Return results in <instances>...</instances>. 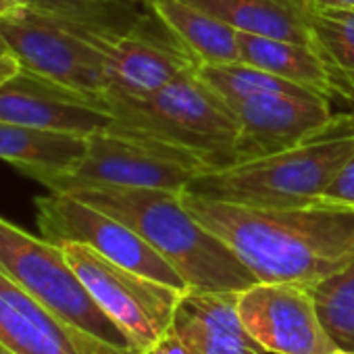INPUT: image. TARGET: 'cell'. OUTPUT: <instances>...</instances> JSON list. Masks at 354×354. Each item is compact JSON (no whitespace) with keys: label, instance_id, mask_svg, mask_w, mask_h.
Masks as SVG:
<instances>
[{"label":"cell","instance_id":"cell-1","mask_svg":"<svg viewBox=\"0 0 354 354\" xmlns=\"http://www.w3.org/2000/svg\"><path fill=\"white\" fill-rule=\"evenodd\" d=\"M184 207L257 277L317 286L354 259V209L248 207L182 192Z\"/></svg>","mask_w":354,"mask_h":354},{"label":"cell","instance_id":"cell-2","mask_svg":"<svg viewBox=\"0 0 354 354\" xmlns=\"http://www.w3.org/2000/svg\"><path fill=\"white\" fill-rule=\"evenodd\" d=\"M138 232L186 281L188 290L242 292L257 277L186 207L182 194L148 188L67 192Z\"/></svg>","mask_w":354,"mask_h":354},{"label":"cell","instance_id":"cell-3","mask_svg":"<svg viewBox=\"0 0 354 354\" xmlns=\"http://www.w3.org/2000/svg\"><path fill=\"white\" fill-rule=\"evenodd\" d=\"M354 152V115L294 148L207 169L184 190L194 196L248 207H308L321 203L339 167Z\"/></svg>","mask_w":354,"mask_h":354},{"label":"cell","instance_id":"cell-4","mask_svg":"<svg viewBox=\"0 0 354 354\" xmlns=\"http://www.w3.org/2000/svg\"><path fill=\"white\" fill-rule=\"evenodd\" d=\"M102 106L119 129L180 146L211 169L236 165V113L201 80L196 67L146 96L106 92Z\"/></svg>","mask_w":354,"mask_h":354},{"label":"cell","instance_id":"cell-5","mask_svg":"<svg viewBox=\"0 0 354 354\" xmlns=\"http://www.w3.org/2000/svg\"><path fill=\"white\" fill-rule=\"evenodd\" d=\"M0 271L71 331L111 346L131 348L125 333L104 315L71 269L63 248L5 217H0Z\"/></svg>","mask_w":354,"mask_h":354},{"label":"cell","instance_id":"cell-6","mask_svg":"<svg viewBox=\"0 0 354 354\" xmlns=\"http://www.w3.org/2000/svg\"><path fill=\"white\" fill-rule=\"evenodd\" d=\"M207 169L211 167L201 156L180 146L111 125L88 136L80 162L46 188H148L182 194Z\"/></svg>","mask_w":354,"mask_h":354},{"label":"cell","instance_id":"cell-7","mask_svg":"<svg viewBox=\"0 0 354 354\" xmlns=\"http://www.w3.org/2000/svg\"><path fill=\"white\" fill-rule=\"evenodd\" d=\"M98 38L102 36L73 30L26 7L0 19V40L21 71L102 106L111 77Z\"/></svg>","mask_w":354,"mask_h":354},{"label":"cell","instance_id":"cell-8","mask_svg":"<svg viewBox=\"0 0 354 354\" xmlns=\"http://www.w3.org/2000/svg\"><path fill=\"white\" fill-rule=\"evenodd\" d=\"M94 302L125 333L131 348L146 354L171 327L175 306L186 290L133 273L80 242L59 244Z\"/></svg>","mask_w":354,"mask_h":354},{"label":"cell","instance_id":"cell-9","mask_svg":"<svg viewBox=\"0 0 354 354\" xmlns=\"http://www.w3.org/2000/svg\"><path fill=\"white\" fill-rule=\"evenodd\" d=\"M36 225L42 238L63 244L80 242L121 265L133 273L167 283L177 290H188L182 275L177 273L138 232L113 215L82 203L67 192L48 190L36 196Z\"/></svg>","mask_w":354,"mask_h":354},{"label":"cell","instance_id":"cell-10","mask_svg":"<svg viewBox=\"0 0 354 354\" xmlns=\"http://www.w3.org/2000/svg\"><path fill=\"white\" fill-rule=\"evenodd\" d=\"M238 313L248 333L269 354H331L329 337L313 296L300 283L257 281L238 292Z\"/></svg>","mask_w":354,"mask_h":354},{"label":"cell","instance_id":"cell-11","mask_svg":"<svg viewBox=\"0 0 354 354\" xmlns=\"http://www.w3.org/2000/svg\"><path fill=\"white\" fill-rule=\"evenodd\" d=\"M238 119L236 165L294 148L337 121L317 94H261L232 104Z\"/></svg>","mask_w":354,"mask_h":354},{"label":"cell","instance_id":"cell-12","mask_svg":"<svg viewBox=\"0 0 354 354\" xmlns=\"http://www.w3.org/2000/svg\"><path fill=\"white\" fill-rule=\"evenodd\" d=\"M140 21L121 36H102L98 44L106 55L111 88L125 96H146L182 73L198 67L192 55L175 40L154 15Z\"/></svg>","mask_w":354,"mask_h":354},{"label":"cell","instance_id":"cell-13","mask_svg":"<svg viewBox=\"0 0 354 354\" xmlns=\"http://www.w3.org/2000/svg\"><path fill=\"white\" fill-rule=\"evenodd\" d=\"M0 121L92 136L113 125V115L100 104L42 82L26 71L0 84Z\"/></svg>","mask_w":354,"mask_h":354},{"label":"cell","instance_id":"cell-14","mask_svg":"<svg viewBox=\"0 0 354 354\" xmlns=\"http://www.w3.org/2000/svg\"><path fill=\"white\" fill-rule=\"evenodd\" d=\"M171 329L190 354H269L248 333L238 313V292L186 290Z\"/></svg>","mask_w":354,"mask_h":354},{"label":"cell","instance_id":"cell-15","mask_svg":"<svg viewBox=\"0 0 354 354\" xmlns=\"http://www.w3.org/2000/svg\"><path fill=\"white\" fill-rule=\"evenodd\" d=\"M0 344L13 354H82L65 327L0 271Z\"/></svg>","mask_w":354,"mask_h":354},{"label":"cell","instance_id":"cell-16","mask_svg":"<svg viewBox=\"0 0 354 354\" xmlns=\"http://www.w3.org/2000/svg\"><path fill=\"white\" fill-rule=\"evenodd\" d=\"M88 136L0 121V160L46 186L69 173L86 152Z\"/></svg>","mask_w":354,"mask_h":354},{"label":"cell","instance_id":"cell-17","mask_svg":"<svg viewBox=\"0 0 354 354\" xmlns=\"http://www.w3.org/2000/svg\"><path fill=\"white\" fill-rule=\"evenodd\" d=\"M225 21L240 34L290 40L315 46L310 13L304 0H186Z\"/></svg>","mask_w":354,"mask_h":354},{"label":"cell","instance_id":"cell-18","mask_svg":"<svg viewBox=\"0 0 354 354\" xmlns=\"http://www.w3.org/2000/svg\"><path fill=\"white\" fill-rule=\"evenodd\" d=\"M146 5L198 65L242 61L240 32L225 21L186 0H146Z\"/></svg>","mask_w":354,"mask_h":354},{"label":"cell","instance_id":"cell-19","mask_svg":"<svg viewBox=\"0 0 354 354\" xmlns=\"http://www.w3.org/2000/svg\"><path fill=\"white\" fill-rule=\"evenodd\" d=\"M238 40L244 63L329 100L335 98L333 71L315 46L252 34H238Z\"/></svg>","mask_w":354,"mask_h":354},{"label":"cell","instance_id":"cell-20","mask_svg":"<svg viewBox=\"0 0 354 354\" xmlns=\"http://www.w3.org/2000/svg\"><path fill=\"white\" fill-rule=\"evenodd\" d=\"M17 3L73 30L100 36H121L140 21V15L119 0H17Z\"/></svg>","mask_w":354,"mask_h":354},{"label":"cell","instance_id":"cell-21","mask_svg":"<svg viewBox=\"0 0 354 354\" xmlns=\"http://www.w3.org/2000/svg\"><path fill=\"white\" fill-rule=\"evenodd\" d=\"M196 71L201 80L230 104H236L240 100H246L250 96H261V94H315L273 73L252 67L244 61L198 65Z\"/></svg>","mask_w":354,"mask_h":354},{"label":"cell","instance_id":"cell-22","mask_svg":"<svg viewBox=\"0 0 354 354\" xmlns=\"http://www.w3.org/2000/svg\"><path fill=\"white\" fill-rule=\"evenodd\" d=\"M310 290L319 317L333 344L354 352V259Z\"/></svg>","mask_w":354,"mask_h":354},{"label":"cell","instance_id":"cell-23","mask_svg":"<svg viewBox=\"0 0 354 354\" xmlns=\"http://www.w3.org/2000/svg\"><path fill=\"white\" fill-rule=\"evenodd\" d=\"M310 28L315 48L331 71L354 77V11L313 9Z\"/></svg>","mask_w":354,"mask_h":354},{"label":"cell","instance_id":"cell-24","mask_svg":"<svg viewBox=\"0 0 354 354\" xmlns=\"http://www.w3.org/2000/svg\"><path fill=\"white\" fill-rule=\"evenodd\" d=\"M321 203L354 209V152L346 158V162L335 173L331 184L321 196Z\"/></svg>","mask_w":354,"mask_h":354},{"label":"cell","instance_id":"cell-25","mask_svg":"<svg viewBox=\"0 0 354 354\" xmlns=\"http://www.w3.org/2000/svg\"><path fill=\"white\" fill-rule=\"evenodd\" d=\"M73 337H75V344L80 348L82 354H140L131 348H119V346H111V344H104V342H98V339H92L84 333H77V331H71Z\"/></svg>","mask_w":354,"mask_h":354},{"label":"cell","instance_id":"cell-26","mask_svg":"<svg viewBox=\"0 0 354 354\" xmlns=\"http://www.w3.org/2000/svg\"><path fill=\"white\" fill-rule=\"evenodd\" d=\"M146 354H190V350L186 348V344L180 339L171 327L152 344V348Z\"/></svg>","mask_w":354,"mask_h":354},{"label":"cell","instance_id":"cell-27","mask_svg":"<svg viewBox=\"0 0 354 354\" xmlns=\"http://www.w3.org/2000/svg\"><path fill=\"white\" fill-rule=\"evenodd\" d=\"M19 73H21L19 61L11 53H0V84L13 80Z\"/></svg>","mask_w":354,"mask_h":354},{"label":"cell","instance_id":"cell-28","mask_svg":"<svg viewBox=\"0 0 354 354\" xmlns=\"http://www.w3.org/2000/svg\"><path fill=\"white\" fill-rule=\"evenodd\" d=\"M310 9L321 11H354V0H304Z\"/></svg>","mask_w":354,"mask_h":354},{"label":"cell","instance_id":"cell-29","mask_svg":"<svg viewBox=\"0 0 354 354\" xmlns=\"http://www.w3.org/2000/svg\"><path fill=\"white\" fill-rule=\"evenodd\" d=\"M333 80H335V96H342L354 106V77L333 73Z\"/></svg>","mask_w":354,"mask_h":354},{"label":"cell","instance_id":"cell-30","mask_svg":"<svg viewBox=\"0 0 354 354\" xmlns=\"http://www.w3.org/2000/svg\"><path fill=\"white\" fill-rule=\"evenodd\" d=\"M17 9H21V5L17 3V0H0V19L15 13Z\"/></svg>","mask_w":354,"mask_h":354},{"label":"cell","instance_id":"cell-31","mask_svg":"<svg viewBox=\"0 0 354 354\" xmlns=\"http://www.w3.org/2000/svg\"><path fill=\"white\" fill-rule=\"evenodd\" d=\"M331 354H354V352H348V350H342V348H337V350H333Z\"/></svg>","mask_w":354,"mask_h":354},{"label":"cell","instance_id":"cell-32","mask_svg":"<svg viewBox=\"0 0 354 354\" xmlns=\"http://www.w3.org/2000/svg\"><path fill=\"white\" fill-rule=\"evenodd\" d=\"M0 354H13V352H11V350H7L3 344H0Z\"/></svg>","mask_w":354,"mask_h":354},{"label":"cell","instance_id":"cell-33","mask_svg":"<svg viewBox=\"0 0 354 354\" xmlns=\"http://www.w3.org/2000/svg\"><path fill=\"white\" fill-rule=\"evenodd\" d=\"M133 3H136V0H133ZM144 3H146V0H144Z\"/></svg>","mask_w":354,"mask_h":354}]
</instances>
